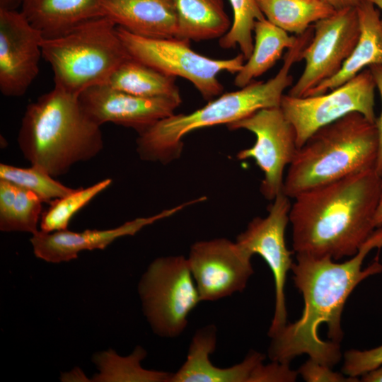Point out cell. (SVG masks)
<instances>
[{"label":"cell","instance_id":"6da1fadb","mask_svg":"<svg viewBox=\"0 0 382 382\" xmlns=\"http://www.w3.org/2000/svg\"><path fill=\"white\" fill-rule=\"evenodd\" d=\"M375 248H382V226L375 229L356 255L343 262L329 256L296 253L291 270L304 307L298 320L287 323L270 337L271 361L289 364L307 354L330 367L340 361L341 316L347 299L360 282L382 272L378 259L362 269L364 259Z\"/></svg>","mask_w":382,"mask_h":382},{"label":"cell","instance_id":"7a4b0ae2","mask_svg":"<svg viewBox=\"0 0 382 382\" xmlns=\"http://www.w3.org/2000/svg\"><path fill=\"white\" fill-rule=\"evenodd\" d=\"M382 192L376 168L305 191L289 212L292 250L334 260L352 257L376 229Z\"/></svg>","mask_w":382,"mask_h":382},{"label":"cell","instance_id":"3957f363","mask_svg":"<svg viewBox=\"0 0 382 382\" xmlns=\"http://www.w3.org/2000/svg\"><path fill=\"white\" fill-rule=\"evenodd\" d=\"M18 144L31 165L54 178L96 157L104 146L100 126L84 112L79 96L56 86L28 105Z\"/></svg>","mask_w":382,"mask_h":382},{"label":"cell","instance_id":"277c9868","mask_svg":"<svg viewBox=\"0 0 382 382\" xmlns=\"http://www.w3.org/2000/svg\"><path fill=\"white\" fill-rule=\"evenodd\" d=\"M311 41L306 33L297 35L278 73L267 81H253L239 90L223 93L189 114H173L139 134L137 151L145 161L169 163L180 157L183 139L198 129L238 121L262 108L280 107L285 89L293 84L292 66L301 61Z\"/></svg>","mask_w":382,"mask_h":382},{"label":"cell","instance_id":"5b68a950","mask_svg":"<svg viewBox=\"0 0 382 382\" xmlns=\"http://www.w3.org/2000/svg\"><path fill=\"white\" fill-rule=\"evenodd\" d=\"M376 122L354 112L315 132L297 149L284 178L289 198L349 175L376 168Z\"/></svg>","mask_w":382,"mask_h":382},{"label":"cell","instance_id":"8992f818","mask_svg":"<svg viewBox=\"0 0 382 382\" xmlns=\"http://www.w3.org/2000/svg\"><path fill=\"white\" fill-rule=\"evenodd\" d=\"M42 53L52 69L54 86L77 96L91 86L106 84L131 57L117 25L105 16L86 21L60 35L43 38Z\"/></svg>","mask_w":382,"mask_h":382},{"label":"cell","instance_id":"52a82bcc","mask_svg":"<svg viewBox=\"0 0 382 382\" xmlns=\"http://www.w3.org/2000/svg\"><path fill=\"white\" fill-rule=\"evenodd\" d=\"M117 32L132 58L166 75L187 79L207 100L219 96L224 91L218 74L222 71L237 74L245 60L241 53L226 59L205 57L190 47V40L177 37L147 38L117 25Z\"/></svg>","mask_w":382,"mask_h":382},{"label":"cell","instance_id":"ba28073f","mask_svg":"<svg viewBox=\"0 0 382 382\" xmlns=\"http://www.w3.org/2000/svg\"><path fill=\"white\" fill-rule=\"evenodd\" d=\"M138 290L152 330L164 337L181 335L189 314L201 301L187 258L183 255L154 260L143 274Z\"/></svg>","mask_w":382,"mask_h":382},{"label":"cell","instance_id":"9c48e42d","mask_svg":"<svg viewBox=\"0 0 382 382\" xmlns=\"http://www.w3.org/2000/svg\"><path fill=\"white\" fill-rule=\"evenodd\" d=\"M376 85L369 69L325 93L307 97L284 94L280 108L293 125L298 149L318 129L357 112L376 122Z\"/></svg>","mask_w":382,"mask_h":382},{"label":"cell","instance_id":"30bf717a","mask_svg":"<svg viewBox=\"0 0 382 382\" xmlns=\"http://www.w3.org/2000/svg\"><path fill=\"white\" fill-rule=\"evenodd\" d=\"M231 130L246 129L256 137L254 145L240 151L237 158H252L263 173L260 192L269 200L282 192L284 171L297 151L296 135L280 107L262 108L226 125Z\"/></svg>","mask_w":382,"mask_h":382},{"label":"cell","instance_id":"8fae6325","mask_svg":"<svg viewBox=\"0 0 382 382\" xmlns=\"http://www.w3.org/2000/svg\"><path fill=\"white\" fill-rule=\"evenodd\" d=\"M313 36L303 50L304 69L288 92L301 98L320 83L335 76L354 50L360 35L354 7L336 11L313 23Z\"/></svg>","mask_w":382,"mask_h":382},{"label":"cell","instance_id":"7c38bea8","mask_svg":"<svg viewBox=\"0 0 382 382\" xmlns=\"http://www.w3.org/2000/svg\"><path fill=\"white\" fill-rule=\"evenodd\" d=\"M268 207L265 217H255L241 233L236 243L249 255H260L270 268L274 280L275 304L273 318L268 335L272 336L287 323L285 303V283L291 270L294 252L286 244L285 230L289 222L291 204L283 192L279 194Z\"/></svg>","mask_w":382,"mask_h":382},{"label":"cell","instance_id":"4fadbf2b","mask_svg":"<svg viewBox=\"0 0 382 382\" xmlns=\"http://www.w3.org/2000/svg\"><path fill=\"white\" fill-rule=\"evenodd\" d=\"M252 256L225 238L197 241L187 261L201 301H214L241 292L254 273Z\"/></svg>","mask_w":382,"mask_h":382},{"label":"cell","instance_id":"5bb4252c","mask_svg":"<svg viewBox=\"0 0 382 382\" xmlns=\"http://www.w3.org/2000/svg\"><path fill=\"white\" fill-rule=\"evenodd\" d=\"M42 33L16 10L0 9V91L24 95L39 73Z\"/></svg>","mask_w":382,"mask_h":382},{"label":"cell","instance_id":"9a60e30c","mask_svg":"<svg viewBox=\"0 0 382 382\" xmlns=\"http://www.w3.org/2000/svg\"><path fill=\"white\" fill-rule=\"evenodd\" d=\"M79 99L84 112L98 125L112 122L132 128L139 134L173 115L182 102L181 97H139L108 84L88 88Z\"/></svg>","mask_w":382,"mask_h":382},{"label":"cell","instance_id":"2e32d148","mask_svg":"<svg viewBox=\"0 0 382 382\" xmlns=\"http://www.w3.org/2000/svg\"><path fill=\"white\" fill-rule=\"evenodd\" d=\"M187 202L148 217H139L122 225L105 230L74 232L68 229L46 233L38 231L32 235L30 243L35 255L46 262L59 263L76 259L83 250H103L121 237L134 236L146 226L172 216L184 207L197 202Z\"/></svg>","mask_w":382,"mask_h":382},{"label":"cell","instance_id":"e0dca14e","mask_svg":"<svg viewBox=\"0 0 382 382\" xmlns=\"http://www.w3.org/2000/svg\"><path fill=\"white\" fill-rule=\"evenodd\" d=\"M216 345V329L208 325L194 335L181 367L173 373L170 382H253L257 369L265 356L250 352L240 363L231 367L220 368L210 360Z\"/></svg>","mask_w":382,"mask_h":382},{"label":"cell","instance_id":"ac0fdd59","mask_svg":"<svg viewBox=\"0 0 382 382\" xmlns=\"http://www.w3.org/2000/svg\"><path fill=\"white\" fill-rule=\"evenodd\" d=\"M103 15L128 32L147 38L178 37L173 0H102Z\"/></svg>","mask_w":382,"mask_h":382},{"label":"cell","instance_id":"d6986e66","mask_svg":"<svg viewBox=\"0 0 382 382\" xmlns=\"http://www.w3.org/2000/svg\"><path fill=\"white\" fill-rule=\"evenodd\" d=\"M356 9L360 35L354 50L335 76L312 88L304 97L325 93L345 83L365 67L382 65V25L380 14L376 7L366 0H360Z\"/></svg>","mask_w":382,"mask_h":382},{"label":"cell","instance_id":"ffe728a7","mask_svg":"<svg viewBox=\"0 0 382 382\" xmlns=\"http://www.w3.org/2000/svg\"><path fill=\"white\" fill-rule=\"evenodd\" d=\"M21 12L44 38L60 35L103 16L102 0H21Z\"/></svg>","mask_w":382,"mask_h":382},{"label":"cell","instance_id":"44dd1931","mask_svg":"<svg viewBox=\"0 0 382 382\" xmlns=\"http://www.w3.org/2000/svg\"><path fill=\"white\" fill-rule=\"evenodd\" d=\"M176 8L180 38L199 42L221 38L231 22L224 0H173Z\"/></svg>","mask_w":382,"mask_h":382},{"label":"cell","instance_id":"7402d4cb","mask_svg":"<svg viewBox=\"0 0 382 382\" xmlns=\"http://www.w3.org/2000/svg\"><path fill=\"white\" fill-rule=\"evenodd\" d=\"M254 45L251 55L234 79V85L241 88L272 68L282 57L284 49L296 42L297 35L272 24L266 18L254 25Z\"/></svg>","mask_w":382,"mask_h":382},{"label":"cell","instance_id":"603a6c76","mask_svg":"<svg viewBox=\"0 0 382 382\" xmlns=\"http://www.w3.org/2000/svg\"><path fill=\"white\" fill-rule=\"evenodd\" d=\"M106 84L139 97H181L175 77L166 75L132 57L117 67Z\"/></svg>","mask_w":382,"mask_h":382},{"label":"cell","instance_id":"cb8c5ba5","mask_svg":"<svg viewBox=\"0 0 382 382\" xmlns=\"http://www.w3.org/2000/svg\"><path fill=\"white\" fill-rule=\"evenodd\" d=\"M42 199L34 192L0 179V230L37 233Z\"/></svg>","mask_w":382,"mask_h":382},{"label":"cell","instance_id":"d4e9b609","mask_svg":"<svg viewBox=\"0 0 382 382\" xmlns=\"http://www.w3.org/2000/svg\"><path fill=\"white\" fill-rule=\"evenodd\" d=\"M265 18L287 33L300 35L336 10L322 0H256Z\"/></svg>","mask_w":382,"mask_h":382},{"label":"cell","instance_id":"484cf974","mask_svg":"<svg viewBox=\"0 0 382 382\" xmlns=\"http://www.w3.org/2000/svg\"><path fill=\"white\" fill-rule=\"evenodd\" d=\"M146 351L137 347L128 357H120L113 350L98 353L94 357L99 373L94 381L170 382L173 373L144 369L141 361Z\"/></svg>","mask_w":382,"mask_h":382},{"label":"cell","instance_id":"4316f807","mask_svg":"<svg viewBox=\"0 0 382 382\" xmlns=\"http://www.w3.org/2000/svg\"><path fill=\"white\" fill-rule=\"evenodd\" d=\"M111 183L112 179L105 178L87 187L74 189L69 194L53 200L42 214L40 231L51 233L67 229L73 216Z\"/></svg>","mask_w":382,"mask_h":382},{"label":"cell","instance_id":"83f0119b","mask_svg":"<svg viewBox=\"0 0 382 382\" xmlns=\"http://www.w3.org/2000/svg\"><path fill=\"white\" fill-rule=\"evenodd\" d=\"M0 179L34 192L43 202H51L74 190L56 180L54 177L47 171L34 165L29 168H21L1 163Z\"/></svg>","mask_w":382,"mask_h":382},{"label":"cell","instance_id":"f1b7e54d","mask_svg":"<svg viewBox=\"0 0 382 382\" xmlns=\"http://www.w3.org/2000/svg\"><path fill=\"white\" fill-rule=\"evenodd\" d=\"M233 10V21L229 30L219 38V46L232 49L237 46L247 60L253 50V32L256 21L265 18L256 0H228Z\"/></svg>","mask_w":382,"mask_h":382},{"label":"cell","instance_id":"f546056e","mask_svg":"<svg viewBox=\"0 0 382 382\" xmlns=\"http://www.w3.org/2000/svg\"><path fill=\"white\" fill-rule=\"evenodd\" d=\"M382 365V345L368 350L350 349L344 354L342 372L357 378Z\"/></svg>","mask_w":382,"mask_h":382},{"label":"cell","instance_id":"4dcf8cb0","mask_svg":"<svg viewBox=\"0 0 382 382\" xmlns=\"http://www.w3.org/2000/svg\"><path fill=\"white\" fill-rule=\"evenodd\" d=\"M297 372L307 382L359 381L357 378L333 371L332 367L310 358L299 367Z\"/></svg>","mask_w":382,"mask_h":382},{"label":"cell","instance_id":"1f68e13d","mask_svg":"<svg viewBox=\"0 0 382 382\" xmlns=\"http://www.w3.org/2000/svg\"><path fill=\"white\" fill-rule=\"evenodd\" d=\"M376 82L382 103V65L375 64L369 66ZM376 125L378 135V150L376 164V170L379 175L382 176V110L381 115L376 117Z\"/></svg>","mask_w":382,"mask_h":382},{"label":"cell","instance_id":"d6a6232c","mask_svg":"<svg viewBox=\"0 0 382 382\" xmlns=\"http://www.w3.org/2000/svg\"><path fill=\"white\" fill-rule=\"evenodd\" d=\"M332 6L335 10H340L347 7L356 6L360 0H322Z\"/></svg>","mask_w":382,"mask_h":382},{"label":"cell","instance_id":"836d02e7","mask_svg":"<svg viewBox=\"0 0 382 382\" xmlns=\"http://www.w3.org/2000/svg\"><path fill=\"white\" fill-rule=\"evenodd\" d=\"M364 382H382V365L361 376Z\"/></svg>","mask_w":382,"mask_h":382},{"label":"cell","instance_id":"e575fe53","mask_svg":"<svg viewBox=\"0 0 382 382\" xmlns=\"http://www.w3.org/2000/svg\"><path fill=\"white\" fill-rule=\"evenodd\" d=\"M21 4V0H0V9L16 10Z\"/></svg>","mask_w":382,"mask_h":382},{"label":"cell","instance_id":"d590c367","mask_svg":"<svg viewBox=\"0 0 382 382\" xmlns=\"http://www.w3.org/2000/svg\"><path fill=\"white\" fill-rule=\"evenodd\" d=\"M374 226L376 228L382 226V192L374 216Z\"/></svg>","mask_w":382,"mask_h":382},{"label":"cell","instance_id":"8d00e7d4","mask_svg":"<svg viewBox=\"0 0 382 382\" xmlns=\"http://www.w3.org/2000/svg\"><path fill=\"white\" fill-rule=\"evenodd\" d=\"M374 4L376 8L382 11V0H366ZM381 23L382 25V16L381 17Z\"/></svg>","mask_w":382,"mask_h":382}]
</instances>
